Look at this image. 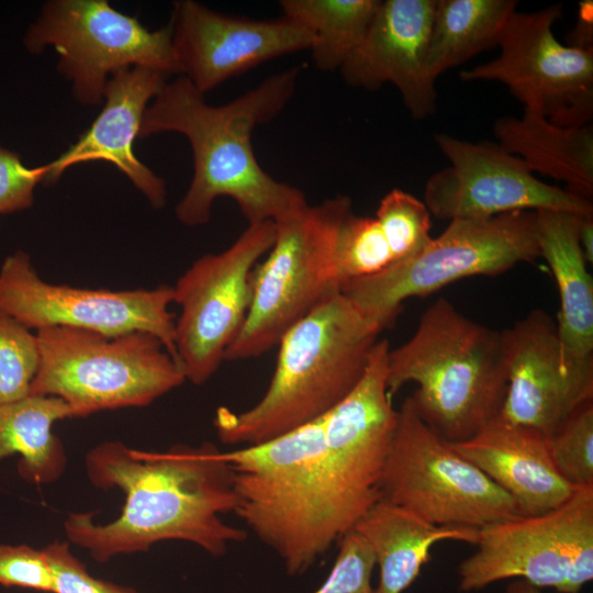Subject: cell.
Listing matches in <instances>:
<instances>
[{
    "label": "cell",
    "mask_w": 593,
    "mask_h": 593,
    "mask_svg": "<svg viewBox=\"0 0 593 593\" xmlns=\"http://www.w3.org/2000/svg\"><path fill=\"white\" fill-rule=\"evenodd\" d=\"M85 467L93 485L125 494L110 523L97 524L91 513L70 514L64 523L68 540L98 562L165 540L188 541L219 557L247 536L222 519L235 508L233 472L211 441L143 451L109 440L88 451Z\"/></svg>",
    "instance_id": "cell-1"
},
{
    "label": "cell",
    "mask_w": 593,
    "mask_h": 593,
    "mask_svg": "<svg viewBox=\"0 0 593 593\" xmlns=\"http://www.w3.org/2000/svg\"><path fill=\"white\" fill-rule=\"evenodd\" d=\"M301 67L273 74L226 104H209L183 76L165 82L147 107L139 138L160 132L182 134L193 155V177L176 205L186 226L208 224L216 199L226 197L248 224L282 221L307 203L296 187L272 178L259 165L253 133L279 115L292 99Z\"/></svg>",
    "instance_id": "cell-2"
},
{
    "label": "cell",
    "mask_w": 593,
    "mask_h": 593,
    "mask_svg": "<svg viewBox=\"0 0 593 593\" xmlns=\"http://www.w3.org/2000/svg\"><path fill=\"white\" fill-rule=\"evenodd\" d=\"M380 333L340 290L329 294L280 339L264 396L216 411L220 440L258 445L324 416L361 380Z\"/></svg>",
    "instance_id": "cell-3"
},
{
    "label": "cell",
    "mask_w": 593,
    "mask_h": 593,
    "mask_svg": "<svg viewBox=\"0 0 593 593\" xmlns=\"http://www.w3.org/2000/svg\"><path fill=\"white\" fill-rule=\"evenodd\" d=\"M322 417L271 440L224 451L233 472V513L278 555L290 575L307 571L344 535L327 477Z\"/></svg>",
    "instance_id": "cell-4"
},
{
    "label": "cell",
    "mask_w": 593,
    "mask_h": 593,
    "mask_svg": "<svg viewBox=\"0 0 593 593\" xmlns=\"http://www.w3.org/2000/svg\"><path fill=\"white\" fill-rule=\"evenodd\" d=\"M422 419L448 443L478 434L499 415L506 390L502 331L436 300L421 316L413 336L388 354L391 398L406 383Z\"/></svg>",
    "instance_id": "cell-5"
},
{
    "label": "cell",
    "mask_w": 593,
    "mask_h": 593,
    "mask_svg": "<svg viewBox=\"0 0 593 593\" xmlns=\"http://www.w3.org/2000/svg\"><path fill=\"white\" fill-rule=\"evenodd\" d=\"M35 333L40 361L31 394L63 400L75 418L146 406L186 381L179 362L147 332L111 336L55 326Z\"/></svg>",
    "instance_id": "cell-6"
},
{
    "label": "cell",
    "mask_w": 593,
    "mask_h": 593,
    "mask_svg": "<svg viewBox=\"0 0 593 593\" xmlns=\"http://www.w3.org/2000/svg\"><path fill=\"white\" fill-rule=\"evenodd\" d=\"M353 210L351 199L336 195L276 223V238L251 278L246 320L224 360L256 358L329 294L340 290L337 242Z\"/></svg>",
    "instance_id": "cell-7"
},
{
    "label": "cell",
    "mask_w": 593,
    "mask_h": 593,
    "mask_svg": "<svg viewBox=\"0 0 593 593\" xmlns=\"http://www.w3.org/2000/svg\"><path fill=\"white\" fill-rule=\"evenodd\" d=\"M537 257L535 211L452 220L412 257L376 276L344 282L340 291L382 332L409 298L471 276H497Z\"/></svg>",
    "instance_id": "cell-8"
},
{
    "label": "cell",
    "mask_w": 593,
    "mask_h": 593,
    "mask_svg": "<svg viewBox=\"0 0 593 593\" xmlns=\"http://www.w3.org/2000/svg\"><path fill=\"white\" fill-rule=\"evenodd\" d=\"M381 496L437 526L481 529L523 517L504 490L422 419L411 396L398 410Z\"/></svg>",
    "instance_id": "cell-9"
},
{
    "label": "cell",
    "mask_w": 593,
    "mask_h": 593,
    "mask_svg": "<svg viewBox=\"0 0 593 593\" xmlns=\"http://www.w3.org/2000/svg\"><path fill=\"white\" fill-rule=\"evenodd\" d=\"M24 46L33 54L52 46L74 98L88 105L103 103L107 82L120 70L145 67L179 75L170 25L150 31L105 0L46 2L26 31Z\"/></svg>",
    "instance_id": "cell-10"
},
{
    "label": "cell",
    "mask_w": 593,
    "mask_h": 593,
    "mask_svg": "<svg viewBox=\"0 0 593 593\" xmlns=\"http://www.w3.org/2000/svg\"><path fill=\"white\" fill-rule=\"evenodd\" d=\"M475 551L458 567L459 590L479 591L523 579L560 591L593 579V485L575 489L557 508L479 529Z\"/></svg>",
    "instance_id": "cell-11"
},
{
    "label": "cell",
    "mask_w": 593,
    "mask_h": 593,
    "mask_svg": "<svg viewBox=\"0 0 593 593\" xmlns=\"http://www.w3.org/2000/svg\"><path fill=\"white\" fill-rule=\"evenodd\" d=\"M276 223L248 224L226 249L198 258L177 280L175 349L186 380L209 381L239 333L251 301L253 271L271 248Z\"/></svg>",
    "instance_id": "cell-12"
},
{
    "label": "cell",
    "mask_w": 593,
    "mask_h": 593,
    "mask_svg": "<svg viewBox=\"0 0 593 593\" xmlns=\"http://www.w3.org/2000/svg\"><path fill=\"white\" fill-rule=\"evenodd\" d=\"M561 3L534 12L516 11L501 37L500 55L460 71L463 81H497L525 110L562 127H581L593 118V48L562 44L553 24Z\"/></svg>",
    "instance_id": "cell-13"
},
{
    "label": "cell",
    "mask_w": 593,
    "mask_h": 593,
    "mask_svg": "<svg viewBox=\"0 0 593 593\" xmlns=\"http://www.w3.org/2000/svg\"><path fill=\"white\" fill-rule=\"evenodd\" d=\"M171 286L109 290L45 281L24 250L0 267V310L30 329L71 327L105 335L147 332L158 337L178 361Z\"/></svg>",
    "instance_id": "cell-14"
},
{
    "label": "cell",
    "mask_w": 593,
    "mask_h": 593,
    "mask_svg": "<svg viewBox=\"0 0 593 593\" xmlns=\"http://www.w3.org/2000/svg\"><path fill=\"white\" fill-rule=\"evenodd\" d=\"M434 139L450 165L425 184L423 202L430 216L452 221L515 211L593 213L591 200L538 180L497 143H471L448 134Z\"/></svg>",
    "instance_id": "cell-15"
},
{
    "label": "cell",
    "mask_w": 593,
    "mask_h": 593,
    "mask_svg": "<svg viewBox=\"0 0 593 593\" xmlns=\"http://www.w3.org/2000/svg\"><path fill=\"white\" fill-rule=\"evenodd\" d=\"M169 25L179 75L203 94L266 61L310 51L314 42L309 30L283 15L233 16L193 0L174 3Z\"/></svg>",
    "instance_id": "cell-16"
},
{
    "label": "cell",
    "mask_w": 593,
    "mask_h": 593,
    "mask_svg": "<svg viewBox=\"0 0 593 593\" xmlns=\"http://www.w3.org/2000/svg\"><path fill=\"white\" fill-rule=\"evenodd\" d=\"M502 336L506 390L499 418L549 437L593 402V381L564 370L557 325L545 311H532Z\"/></svg>",
    "instance_id": "cell-17"
},
{
    "label": "cell",
    "mask_w": 593,
    "mask_h": 593,
    "mask_svg": "<svg viewBox=\"0 0 593 593\" xmlns=\"http://www.w3.org/2000/svg\"><path fill=\"white\" fill-rule=\"evenodd\" d=\"M436 0H381L360 44L339 71L355 88L393 85L415 120L436 110L435 81L426 68Z\"/></svg>",
    "instance_id": "cell-18"
},
{
    "label": "cell",
    "mask_w": 593,
    "mask_h": 593,
    "mask_svg": "<svg viewBox=\"0 0 593 593\" xmlns=\"http://www.w3.org/2000/svg\"><path fill=\"white\" fill-rule=\"evenodd\" d=\"M167 76L145 67H131L112 75L103 93V108L90 127L57 159L46 164L44 183L56 182L74 165L104 160L122 171L154 209L166 204L165 180L134 154L147 104Z\"/></svg>",
    "instance_id": "cell-19"
},
{
    "label": "cell",
    "mask_w": 593,
    "mask_h": 593,
    "mask_svg": "<svg viewBox=\"0 0 593 593\" xmlns=\"http://www.w3.org/2000/svg\"><path fill=\"white\" fill-rule=\"evenodd\" d=\"M450 446L504 490L522 516L552 511L578 489L555 467L547 436L497 416L470 439Z\"/></svg>",
    "instance_id": "cell-20"
},
{
    "label": "cell",
    "mask_w": 593,
    "mask_h": 593,
    "mask_svg": "<svg viewBox=\"0 0 593 593\" xmlns=\"http://www.w3.org/2000/svg\"><path fill=\"white\" fill-rule=\"evenodd\" d=\"M535 212L540 257L553 273L560 298L556 325L563 368L593 381V280L579 240L583 214Z\"/></svg>",
    "instance_id": "cell-21"
},
{
    "label": "cell",
    "mask_w": 593,
    "mask_h": 593,
    "mask_svg": "<svg viewBox=\"0 0 593 593\" xmlns=\"http://www.w3.org/2000/svg\"><path fill=\"white\" fill-rule=\"evenodd\" d=\"M372 546L379 566L373 593H403L432 560L430 550L443 540L475 545L479 529L437 526L415 514L380 500L355 525Z\"/></svg>",
    "instance_id": "cell-22"
},
{
    "label": "cell",
    "mask_w": 593,
    "mask_h": 593,
    "mask_svg": "<svg viewBox=\"0 0 593 593\" xmlns=\"http://www.w3.org/2000/svg\"><path fill=\"white\" fill-rule=\"evenodd\" d=\"M496 142L534 174L562 181L566 189L591 200L593 194V127L558 126L525 110L521 118L502 116L493 125Z\"/></svg>",
    "instance_id": "cell-23"
},
{
    "label": "cell",
    "mask_w": 593,
    "mask_h": 593,
    "mask_svg": "<svg viewBox=\"0 0 593 593\" xmlns=\"http://www.w3.org/2000/svg\"><path fill=\"white\" fill-rule=\"evenodd\" d=\"M65 418H74L72 412L55 396L30 394L0 403V462L18 455V472L24 480L35 484L56 481L67 458L53 426Z\"/></svg>",
    "instance_id": "cell-24"
},
{
    "label": "cell",
    "mask_w": 593,
    "mask_h": 593,
    "mask_svg": "<svg viewBox=\"0 0 593 593\" xmlns=\"http://www.w3.org/2000/svg\"><path fill=\"white\" fill-rule=\"evenodd\" d=\"M516 0H436L426 68L436 79L479 53L499 46Z\"/></svg>",
    "instance_id": "cell-25"
},
{
    "label": "cell",
    "mask_w": 593,
    "mask_h": 593,
    "mask_svg": "<svg viewBox=\"0 0 593 593\" xmlns=\"http://www.w3.org/2000/svg\"><path fill=\"white\" fill-rule=\"evenodd\" d=\"M381 0H281L282 15L309 30L316 68L339 70L362 41Z\"/></svg>",
    "instance_id": "cell-26"
},
{
    "label": "cell",
    "mask_w": 593,
    "mask_h": 593,
    "mask_svg": "<svg viewBox=\"0 0 593 593\" xmlns=\"http://www.w3.org/2000/svg\"><path fill=\"white\" fill-rule=\"evenodd\" d=\"M336 255L340 286L376 276L398 264L378 219L357 215L354 211L342 224Z\"/></svg>",
    "instance_id": "cell-27"
},
{
    "label": "cell",
    "mask_w": 593,
    "mask_h": 593,
    "mask_svg": "<svg viewBox=\"0 0 593 593\" xmlns=\"http://www.w3.org/2000/svg\"><path fill=\"white\" fill-rule=\"evenodd\" d=\"M38 361L36 333L0 310V403L31 394Z\"/></svg>",
    "instance_id": "cell-28"
},
{
    "label": "cell",
    "mask_w": 593,
    "mask_h": 593,
    "mask_svg": "<svg viewBox=\"0 0 593 593\" xmlns=\"http://www.w3.org/2000/svg\"><path fill=\"white\" fill-rule=\"evenodd\" d=\"M399 262L418 253L430 240V214L415 195L394 188L380 201L374 214Z\"/></svg>",
    "instance_id": "cell-29"
},
{
    "label": "cell",
    "mask_w": 593,
    "mask_h": 593,
    "mask_svg": "<svg viewBox=\"0 0 593 593\" xmlns=\"http://www.w3.org/2000/svg\"><path fill=\"white\" fill-rule=\"evenodd\" d=\"M555 467L574 488L593 485V402L548 437Z\"/></svg>",
    "instance_id": "cell-30"
},
{
    "label": "cell",
    "mask_w": 593,
    "mask_h": 593,
    "mask_svg": "<svg viewBox=\"0 0 593 593\" xmlns=\"http://www.w3.org/2000/svg\"><path fill=\"white\" fill-rule=\"evenodd\" d=\"M335 563L314 593H373L371 577L377 564L369 541L355 528L338 540Z\"/></svg>",
    "instance_id": "cell-31"
},
{
    "label": "cell",
    "mask_w": 593,
    "mask_h": 593,
    "mask_svg": "<svg viewBox=\"0 0 593 593\" xmlns=\"http://www.w3.org/2000/svg\"><path fill=\"white\" fill-rule=\"evenodd\" d=\"M0 585L55 593V575L44 549L0 545Z\"/></svg>",
    "instance_id": "cell-32"
},
{
    "label": "cell",
    "mask_w": 593,
    "mask_h": 593,
    "mask_svg": "<svg viewBox=\"0 0 593 593\" xmlns=\"http://www.w3.org/2000/svg\"><path fill=\"white\" fill-rule=\"evenodd\" d=\"M44 551L54 571L55 593H139L91 575L71 553L68 542H52Z\"/></svg>",
    "instance_id": "cell-33"
},
{
    "label": "cell",
    "mask_w": 593,
    "mask_h": 593,
    "mask_svg": "<svg viewBox=\"0 0 593 593\" xmlns=\"http://www.w3.org/2000/svg\"><path fill=\"white\" fill-rule=\"evenodd\" d=\"M46 171V165L26 167L18 153L0 144V214L31 208L34 189L43 182Z\"/></svg>",
    "instance_id": "cell-34"
},
{
    "label": "cell",
    "mask_w": 593,
    "mask_h": 593,
    "mask_svg": "<svg viewBox=\"0 0 593 593\" xmlns=\"http://www.w3.org/2000/svg\"><path fill=\"white\" fill-rule=\"evenodd\" d=\"M593 2L591 0L579 3L578 20L574 29L569 33L566 45L593 48Z\"/></svg>",
    "instance_id": "cell-35"
},
{
    "label": "cell",
    "mask_w": 593,
    "mask_h": 593,
    "mask_svg": "<svg viewBox=\"0 0 593 593\" xmlns=\"http://www.w3.org/2000/svg\"><path fill=\"white\" fill-rule=\"evenodd\" d=\"M579 240L589 264L593 262V213L583 214L579 219Z\"/></svg>",
    "instance_id": "cell-36"
},
{
    "label": "cell",
    "mask_w": 593,
    "mask_h": 593,
    "mask_svg": "<svg viewBox=\"0 0 593 593\" xmlns=\"http://www.w3.org/2000/svg\"><path fill=\"white\" fill-rule=\"evenodd\" d=\"M504 593H545V592L540 588L533 585L532 583L523 579H515L506 585Z\"/></svg>",
    "instance_id": "cell-37"
}]
</instances>
